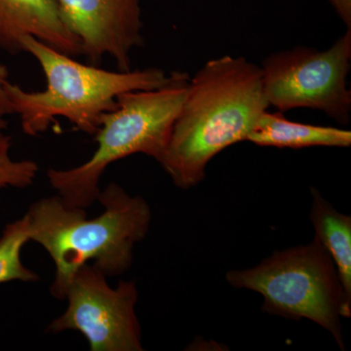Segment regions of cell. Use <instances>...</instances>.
Instances as JSON below:
<instances>
[{"instance_id": "6da1fadb", "label": "cell", "mask_w": 351, "mask_h": 351, "mask_svg": "<svg viewBox=\"0 0 351 351\" xmlns=\"http://www.w3.org/2000/svg\"><path fill=\"white\" fill-rule=\"evenodd\" d=\"M269 108L261 66L244 57L209 60L189 78L158 163L178 188L197 186L210 161L230 145L247 141Z\"/></svg>"}, {"instance_id": "7a4b0ae2", "label": "cell", "mask_w": 351, "mask_h": 351, "mask_svg": "<svg viewBox=\"0 0 351 351\" xmlns=\"http://www.w3.org/2000/svg\"><path fill=\"white\" fill-rule=\"evenodd\" d=\"M98 200L105 210L94 219H88L82 208L68 206L59 195L36 201L25 214L31 240L54 262L50 290L57 299H64L76 271L89 262L106 276L124 274L131 267L134 247L149 232L152 211L144 198L110 182Z\"/></svg>"}, {"instance_id": "3957f363", "label": "cell", "mask_w": 351, "mask_h": 351, "mask_svg": "<svg viewBox=\"0 0 351 351\" xmlns=\"http://www.w3.org/2000/svg\"><path fill=\"white\" fill-rule=\"evenodd\" d=\"M21 46L38 62L46 78L45 89L39 92L7 84L13 113L19 115L24 133L34 137L47 131L57 117L94 136L101 117L115 108L121 95L166 86L179 73L158 68L107 71L80 63L31 36H24Z\"/></svg>"}, {"instance_id": "277c9868", "label": "cell", "mask_w": 351, "mask_h": 351, "mask_svg": "<svg viewBox=\"0 0 351 351\" xmlns=\"http://www.w3.org/2000/svg\"><path fill=\"white\" fill-rule=\"evenodd\" d=\"M189 73L179 71L174 82L154 90L119 97L117 106L101 117L94 138L96 152L86 162L66 170H48L52 188L68 206L85 208L98 200L101 176L110 164L143 154L160 160L175 120L186 98Z\"/></svg>"}, {"instance_id": "5b68a950", "label": "cell", "mask_w": 351, "mask_h": 351, "mask_svg": "<svg viewBox=\"0 0 351 351\" xmlns=\"http://www.w3.org/2000/svg\"><path fill=\"white\" fill-rule=\"evenodd\" d=\"M226 280L262 295L265 313L306 318L324 328L345 350L341 318L351 313L334 263L315 237L309 244L276 252L252 269L230 270Z\"/></svg>"}, {"instance_id": "8992f818", "label": "cell", "mask_w": 351, "mask_h": 351, "mask_svg": "<svg viewBox=\"0 0 351 351\" xmlns=\"http://www.w3.org/2000/svg\"><path fill=\"white\" fill-rule=\"evenodd\" d=\"M263 89L269 107L279 112L306 108L320 110L337 123L351 119V29L326 50L297 46L263 61Z\"/></svg>"}, {"instance_id": "52a82bcc", "label": "cell", "mask_w": 351, "mask_h": 351, "mask_svg": "<svg viewBox=\"0 0 351 351\" xmlns=\"http://www.w3.org/2000/svg\"><path fill=\"white\" fill-rule=\"evenodd\" d=\"M64 299L68 308L48 331L80 332L91 351L143 350L135 281H120L113 289L101 270L87 263L76 271Z\"/></svg>"}, {"instance_id": "ba28073f", "label": "cell", "mask_w": 351, "mask_h": 351, "mask_svg": "<svg viewBox=\"0 0 351 351\" xmlns=\"http://www.w3.org/2000/svg\"><path fill=\"white\" fill-rule=\"evenodd\" d=\"M69 32L92 63L110 57L119 71H131L132 53L142 47V0H55Z\"/></svg>"}, {"instance_id": "9c48e42d", "label": "cell", "mask_w": 351, "mask_h": 351, "mask_svg": "<svg viewBox=\"0 0 351 351\" xmlns=\"http://www.w3.org/2000/svg\"><path fill=\"white\" fill-rule=\"evenodd\" d=\"M31 36L69 56L82 55L80 40L69 31L55 0H0V47L22 52Z\"/></svg>"}, {"instance_id": "30bf717a", "label": "cell", "mask_w": 351, "mask_h": 351, "mask_svg": "<svg viewBox=\"0 0 351 351\" xmlns=\"http://www.w3.org/2000/svg\"><path fill=\"white\" fill-rule=\"evenodd\" d=\"M247 141L260 147L279 149L348 147L351 145V132L336 127L290 121L282 112L270 113L267 110L261 115Z\"/></svg>"}, {"instance_id": "8fae6325", "label": "cell", "mask_w": 351, "mask_h": 351, "mask_svg": "<svg viewBox=\"0 0 351 351\" xmlns=\"http://www.w3.org/2000/svg\"><path fill=\"white\" fill-rule=\"evenodd\" d=\"M311 218L315 239L331 257L345 295L346 309L351 313V217L339 213L311 188Z\"/></svg>"}, {"instance_id": "7c38bea8", "label": "cell", "mask_w": 351, "mask_h": 351, "mask_svg": "<svg viewBox=\"0 0 351 351\" xmlns=\"http://www.w3.org/2000/svg\"><path fill=\"white\" fill-rule=\"evenodd\" d=\"M29 240L31 234L27 215L5 226L0 237V284L38 280V274L27 269L21 260L23 247Z\"/></svg>"}, {"instance_id": "4fadbf2b", "label": "cell", "mask_w": 351, "mask_h": 351, "mask_svg": "<svg viewBox=\"0 0 351 351\" xmlns=\"http://www.w3.org/2000/svg\"><path fill=\"white\" fill-rule=\"evenodd\" d=\"M11 147V137L6 135L0 141V188H27L34 184L38 175V164L32 160H14Z\"/></svg>"}, {"instance_id": "5bb4252c", "label": "cell", "mask_w": 351, "mask_h": 351, "mask_svg": "<svg viewBox=\"0 0 351 351\" xmlns=\"http://www.w3.org/2000/svg\"><path fill=\"white\" fill-rule=\"evenodd\" d=\"M9 82L10 80L8 69L5 64L0 63V141L6 136V117L13 114L12 106L7 92V84Z\"/></svg>"}, {"instance_id": "9a60e30c", "label": "cell", "mask_w": 351, "mask_h": 351, "mask_svg": "<svg viewBox=\"0 0 351 351\" xmlns=\"http://www.w3.org/2000/svg\"><path fill=\"white\" fill-rule=\"evenodd\" d=\"M329 2L346 29H351V0H329Z\"/></svg>"}]
</instances>
